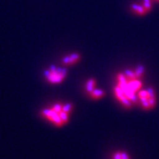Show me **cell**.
Returning a JSON list of instances; mask_svg holds the SVG:
<instances>
[{"label":"cell","instance_id":"30bf717a","mask_svg":"<svg viewBox=\"0 0 159 159\" xmlns=\"http://www.w3.org/2000/svg\"><path fill=\"white\" fill-rule=\"evenodd\" d=\"M113 159H122L120 150L114 152V154H113Z\"/></svg>","mask_w":159,"mask_h":159},{"label":"cell","instance_id":"3957f363","mask_svg":"<svg viewBox=\"0 0 159 159\" xmlns=\"http://www.w3.org/2000/svg\"><path fill=\"white\" fill-rule=\"evenodd\" d=\"M46 80L50 84H59L64 80L67 75V71L65 68L50 66L43 72Z\"/></svg>","mask_w":159,"mask_h":159},{"label":"cell","instance_id":"7c38bea8","mask_svg":"<svg viewBox=\"0 0 159 159\" xmlns=\"http://www.w3.org/2000/svg\"><path fill=\"white\" fill-rule=\"evenodd\" d=\"M152 2H159V0H152Z\"/></svg>","mask_w":159,"mask_h":159},{"label":"cell","instance_id":"ba28073f","mask_svg":"<svg viewBox=\"0 0 159 159\" xmlns=\"http://www.w3.org/2000/svg\"><path fill=\"white\" fill-rule=\"evenodd\" d=\"M152 0H143L142 1V5L146 10L148 13H150L152 10Z\"/></svg>","mask_w":159,"mask_h":159},{"label":"cell","instance_id":"8fae6325","mask_svg":"<svg viewBox=\"0 0 159 159\" xmlns=\"http://www.w3.org/2000/svg\"><path fill=\"white\" fill-rule=\"evenodd\" d=\"M120 152H121V156H122V159H130V156H129L128 152L122 150H120Z\"/></svg>","mask_w":159,"mask_h":159},{"label":"cell","instance_id":"6da1fadb","mask_svg":"<svg viewBox=\"0 0 159 159\" xmlns=\"http://www.w3.org/2000/svg\"><path fill=\"white\" fill-rule=\"evenodd\" d=\"M144 72V66L139 65L134 69H127L117 75L114 94L125 108H131L138 102L137 94L142 89V78Z\"/></svg>","mask_w":159,"mask_h":159},{"label":"cell","instance_id":"9c48e42d","mask_svg":"<svg viewBox=\"0 0 159 159\" xmlns=\"http://www.w3.org/2000/svg\"><path fill=\"white\" fill-rule=\"evenodd\" d=\"M73 108V105L72 103L71 102H66L65 104H63V107H62V110L64 111L65 112L68 113V114H70L71 111H72Z\"/></svg>","mask_w":159,"mask_h":159},{"label":"cell","instance_id":"8992f818","mask_svg":"<svg viewBox=\"0 0 159 159\" xmlns=\"http://www.w3.org/2000/svg\"><path fill=\"white\" fill-rule=\"evenodd\" d=\"M89 96L92 99L94 100H98V99H102V97H105V93L104 90L102 89H95L93 91H91V92L89 93Z\"/></svg>","mask_w":159,"mask_h":159},{"label":"cell","instance_id":"5b68a950","mask_svg":"<svg viewBox=\"0 0 159 159\" xmlns=\"http://www.w3.org/2000/svg\"><path fill=\"white\" fill-rule=\"evenodd\" d=\"M130 10L133 13H134L137 16H145L148 13V12L145 10L142 4H141V5H139V4H133V5H130Z\"/></svg>","mask_w":159,"mask_h":159},{"label":"cell","instance_id":"52a82bcc","mask_svg":"<svg viewBox=\"0 0 159 159\" xmlns=\"http://www.w3.org/2000/svg\"><path fill=\"white\" fill-rule=\"evenodd\" d=\"M96 84H97L96 80L93 78V77L89 78L88 80L86 81V83H85V90H86V91L88 93L91 92V91H93L94 89H96Z\"/></svg>","mask_w":159,"mask_h":159},{"label":"cell","instance_id":"277c9868","mask_svg":"<svg viewBox=\"0 0 159 159\" xmlns=\"http://www.w3.org/2000/svg\"><path fill=\"white\" fill-rule=\"evenodd\" d=\"M81 55L78 52H72L66 56L63 57L61 61V63L63 66H73L76 64L80 61Z\"/></svg>","mask_w":159,"mask_h":159},{"label":"cell","instance_id":"7a4b0ae2","mask_svg":"<svg viewBox=\"0 0 159 159\" xmlns=\"http://www.w3.org/2000/svg\"><path fill=\"white\" fill-rule=\"evenodd\" d=\"M137 97L143 110L151 111L156 107L157 103L156 94L152 87L141 89L137 94Z\"/></svg>","mask_w":159,"mask_h":159}]
</instances>
